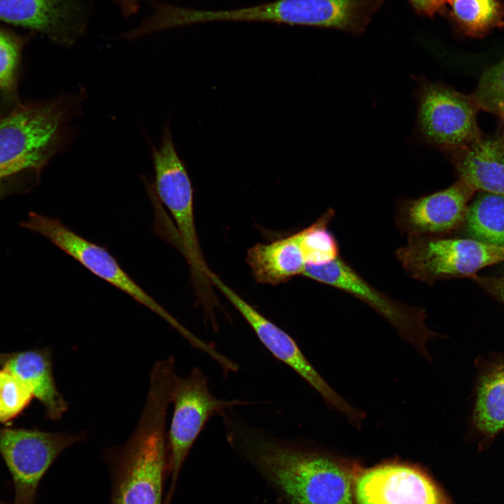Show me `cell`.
Here are the masks:
<instances>
[{"instance_id":"6da1fadb","label":"cell","mask_w":504,"mask_h":504,"mask_svg":"<svg viewBox=\"0 0 504 504\" xmlns=\"http://www.w3.org/2000/svg\"><path fill=\"white\" fill-rule=\"evenodd\" d=\"M223 421L231 447L288 504H354L356 467L308 444L253 426L234 410Z\"/></svg>"},{"instance_id":"7a4b0ae2","label":"cell","mask_w":504,"mask_h":504,"mask_svg":"<svg viewBox=\"0 0 504 504\" xmlns=\"http://www.w3.org/2000/svg\"><path fill=\"white\" fill-rule=\"evenodd\" d=\"M169 404L167 389L150 387L132 435L123 444L105 449L110 504H164L168 465L166 418Z\"/></svg>"},{"instance_id":"3957f363","label":"cell","mask_w":504,"mask_h":504,"mask_svg":"<svg viewBox=\"0 0 504 504\" xmlns=\"http://www.w3.org/2000/svg\"><path fill=\"white\" fill-rule=\"evenodd\" d=\"M84 90L41 101H23L0 118V178L43 169L71 140L70 122L80 112Z\"/></svg>"},{"instance_id":"277c9868","label":"cell","mask_w":504,"mask_h":504,"mask_svg":"<svg viewBox=\"0 0 504 504\" xmlns=\"http://www.w3.org/2000/svg\"><path fill=\"white\" fill-rule=\"evenodd\" d=\"M170 398L174 412L167 432L169 483L164 504H171L182 467L206 422L230 409L251 404L241 399L217 398L209 388L206 376L197 367L184 377L175 375Z\"/></svg>"},{"instance_id":"5b68a950","label":"cell","mask_w":504,"mask_h":504,"mask_svg":"<svg viewBox=\"0 0 504 504\" xmlns=\"http://www.w3.org/2000/svg\"><path fill=\"white\" fill-rule=\"evenodd\" d=\"M20 225L44 237L92 274L155 312L175 328L192 346L197 349L203 346L204 341L182 326L137 284L106 247L83 237L58 218L34 211H30L20 223Z\"/></svg>"},{"instance_id":"8992f818","label":"cell","mask_w":504,"mask_h":504,"mask_svg":"<svg viewBox=\"0 0 504 504\" xmlns=\"http://www.w3.org/2000/svg\"><path fill=\"white\" fill-rule=\"evenodd\" d=\"M302 275L362 301L384 317L405 341L430 360L426 344L436 334L426 325L424 309L397 301L379 290L341 257L324 265H306Z\"/></svg>"},{"instance_id":"52a82bcc","label":"cell","mask_w":504,"mask_h":504,"mask_svg":"<svg viewBox=\"0 0 504 504\" xmlns=\"http://www.w3.org/2000/svg\"><path fill=\"white\" fill-rule=\"evenodd\" d=\"M88 438L86 431L70 434L0 427V455L12 477L13 504H36L39 483L53 462Z\"/></svg>"},{"instance_id":"ba28073f","label":"cell","mask_w":504,"mask_h":504,"mask_svg":"<svg viewBox=\"0 0 504 504\" xmlns=\"http://www.w3.org/2000/svg\"><path fill=\"white\" fill-rule=\"evenodd\" d=\"M152 156L154 190L175 221L181 240L180 249L194 276H207L209 270L206 267L195 227L191 181L176 152L167 123L164 126L159 147L152 146Z\"/></svg>"},{"instance_id":"9c48e42d","label":"cell","mask_w":504,"mask_h":504,"mask_svg":"<svg viewBox=\"0 0 504 504\" xmlns=\"http://www.w3.org/2000/svg\"><path fill=\"white\" fill-rule=\"evenodd\" d=\"M416 100L418 131L426 143L450 149L479 141L477 106L472 97L419 78Z\"/></svg>"},{"instance_id":"30bf717a","label":"cell","mask_w":504,"mask_h":504,"mask_svg":"<svg viewBox=\"0 0 504 504\" xmlns=\"http://www.w3.org/2000/svg\"><path fill=\"white\" fill-rule=\"evenodd\" d=\"M208 278L240 313L270 353L295 371L327 405L342 413L353 426L361 425L365 416L364 412L347 402L327 383L291 336L261 314L211 271Z\"/></svg>"},{"instance_id":"8fae6325","label":"cell","mask_w":504,"mask_h":504,"mask_svg":"<svg viewBox=\"0 0 504 504\" xmlns=\"http://www.w3.org/2000/svg\"><path fill=\"white\" fill-rule=\"evenodd\" d=\"M355 498L358 504H452L423 471L400 463L359 472Z\"/></svg>"},{"instance_id":"7c38bea8","label":"cell","mask_w":504,"mask_h":504,"mask_svg":"<svg viewBox=\"0 0 504 504\" xmlns=\"http://www.w3.org/2000/svg\"><path fill=\"white\" fill-rule=\"evenodd\" d=\"M459 178L444 190L398 204L396 224L408 237L442 236L464 221L468 202L475 192Z\"/></svg>"},{"instance_id":"4fadbf2b","label":"cell","mask_w":504,"mask_h":504,"mask_svg":"<svg viewBox=\"0 0 504 504\" xmlns=\"http://www.w3.org/2000/svg\"><path fill=\"white\" fill-rule=\"evenodd\" d=\"M80 14L76 0H0V21L38 31L63 46L74 44L83 32Z\"/></svg>"},{"instance_id":"5bb4252c","label":"cell","mask_w":504,"mask_h":504,"mask_svg":"<svg viewBox=\"0 0 504 504\" xmlns=\"http://www.w3.org/2000/svg\"><path fill=\"white\" fill-rule=\"evenodd\" d=\"M0 367L13 374L43 405L51 420L60 419L69 405L56 386L48 348L0 353Z\"/></svg>"},{"instance_id":"9a60e30c","label":"cell","mask_w":504,"mask_h":504,"mask_svg":"<svg viewBox=\"0 0 504 504\" xmlns=\"http://www.w3.org/2000/svg\"><path fill=\"white\" fill-rule=\"evenodd\" d=\"M459 178L475 190L504 196V142L477 141L469 146L451 148Z\"/></svg>"},{"instance_id":"2e32d148","label":"cell","mask_w":504,"mask_h":504,"mask_svg":"<svg viewBox=\"0 0 504 504\" xmlns=\"http://www.w3.org/2000/svg\"><path fill=\"white\" fill-rule=\"evenodd\" d=\"M301 232L248 249L246 262L258 283L276 285L303 274L306 265L300 247Z\"/></svg>"},{"instance_id":"e0dca14e","label":"cell","mask_w":504,"mask_h":504,"mask_svg":"<svg viewBox=\"0 0 504 504\" xmlns=\"http://www.w3.org/2000/svg\"><path fill=\"white\" fill-rule=\"evenodd\" d=\"M472 417L486 438L504 430V360L490 364L479 376Z\"/></svg>"},{"instance_id":"ac0fdd59","label":"cell","mask_w":504,"mask_h":504,"mask_svg":"<svg viewBox=\"0 0 504 504\" xmlns=\"http://www.w3.org/2000/svg\"><path fill=\"white\" fill-rule=\"evenodd\" d=\"M463 223L471 239L504 247V196L480 191L468 205Z\"/></svg>"},{"instance_id":"d6986e66","label":"cell","mask_w":504,"mask_h":504,"mask_svg":"<svg viewBox=\"0 0 504 504\" xmlns=\"http://www.w3.org/2000/svg\"><path fill=\"white\" fill-rule=\"evenodd\" d=\"M24 45L23 38L0 28V118L11 113L23 102L19 86Z\"/></svg>"},{"instance_id":"ffe728a7","label":"cell","mask_w":504,"mask_h":504,"mask_svg":"<svg viewBox=\"0 0 504 504\" xmlns=\"http://www.w3.org/2000/svg\"><path fill=\"white\" fill-rule=\"evenodd\" d=\"M449 15L464 35L482 37L494 28L504 27L501 0H448Z\"/></svg>"},{"instance_id":"44dd1931","label":"cell","mask_w":504,"mask_h":504,"mask_svg":"<svg viewBox=\"0 0 504 504\" xmlns=\"http://www.w3.org/2000/svg\"><path fill=\"white\" fill-rule=\"evenodd\" d=\"M334 214L328 209L316 222L300 230V247L306 265H324L340 257L337 241L328 230Z\"/></svg>"},{"instance_id":"7402d4cb","label":"cell","mask_w":504,"mask_h":504,"mask_svg":"<svg viewBox=\"0 0 504 504\" xmlns=\"http://www.w3.org/2000/svg\"><path fill=\"white\" fill-rule=\"evenodd\" d=\"M472 98L477 106L504 120V58L483 74Z\"/></svg>"},{"instance_id":"603a6c76","label":"cell","mask_w":504,"mask_h":504,"mask_svg":"<svg viewBox=\"0 0 504 504\" xmlns=\"http://www.w3.org/2000/svg\"><path fill=\"white\" fill-rule=\"evenodd\" d=\"M33 398L29 389L13 374L3 368L0 370V423L12 421Z\"/></svg>"},{"instance_id":"cb8c5ba5","label":"cell","mask_w":504,"mask_h":504,"mask_svg":"<svg viewBox=\"0 0 504 504\" xmlns=\"http://www.w3.org/2000/svg\"><path fill=\"white\" fill-rule=\"evenodd\" d=\"M42 170L30 168L0 178V200L27 193L40 183Z\"/></svg>"},{"instance_id":"d4e9b609","label":"cell","mask_w":504,"mask_h":504,"mask_svg":"<svg viewBox=\"0 0 504 504\" xmlns=\"http://www.w3.org/2000/svg\"><path fill=\"white\" fill-rule=\"evenodd\" d=\"M414 10L419 15L433 18L437 14H444L448 0H409Z\"/></svg>"},{"instance_id":"484cf974","label":"cell","mask_w":504,"mask_h":504,"mask_svg":"<svg viewBox=\"0 0 504 504\" xmlns=\"http://www.w3.org/2000/svg\"><path fill=\"white\" fill-rule=\"evenodd\" d=\"M475 279L489 293L504 304V275L498 277L475 276Z\"/></svg>"},{"instance_id":"4316f807","label":"cell","mask_w":504,"mask_h":504,"mask_svg":"<svg viewBox=\"0 0 504 504\" xmlns=\"http://www.w3.org/2000/svg\"><path fill=\"white\" fill-rule=\"evenodd\" d=\"M120 8L122 15L128 18L135 14L139 8L141 0H114Z\"/></svg>"},{"instance_id":"83f0119b","label":"cell","mask_w":504,"mask_h":504,"mask_svg":"<svg viewBox=\"0 0 504 504\" xmlns=\"http://www.w3.org/2000/svg\"><path fill=\"white\" fill-rule=\"evenodd\" d=\"M0 504H8V503H5V502H4V501H2V500H0Z\"/></svg>"}]
</instances>
